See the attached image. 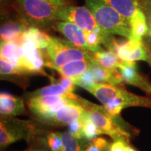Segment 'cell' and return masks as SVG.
Here are the masks:
<instances>
[{"mask_svg":"<svg viewBox=\"0 0 151 151\" xmlns=\"http://www.w3.org/2000/svg\"><path fill=\"white\" fill-rule=\"evenodd\" d=\"M45 66L53 69L76 60H93L92 52L75 46L69 41L50 37Z\"/></svg>","mask_w":151,"mask_h":151,"instance_id":"cell-4","label":"cell"},{"mask_svg":"<svg viewBox=\"0 0 151 151\" xmlns=\"http://www.w3.org/2000/svg\"><path fill=\"white\" fill-rule=\"evenodd\" d=\"M110 143L103 137H96L87 144L84 151H108Z\"/></svg>","mask_w":151,"mask_h":151,"instance_id":"cell-28","label":"cell"},{"mask_svg":"<svg viewBox=\"0 0 151 151\" xmlns=\"http://www.w3.org/2000/svg\"><path fill=\"white\" fill-rule=\"evenodd\" d=\"M74 81L76 85L81 87L89 92H91V90L98 84L90 68L80 76L74 79Z\"/></svg>","mask_w":151,"mask_h":151,"instance_id":"cell-25","label":"cell"},{"mask_svg":"<svg viewBox=\"0 0 151 151\" xmlns=\"http://www.w3.org/2000/svg\"><path fill=\"white\" fill-rule=\"evenodd\" d=\"M50 36L41 31L38 27H29L23 33L24 42H29L42 50L48 46Z\"/></svg>","mask_w":151,"mask_h":151,"instance_id":"cell-21","label":"cell"},{"mask_svg":"<svg viewBox=\"0 0 151 151\" xmlns=\"http://www.w3.org/2000/svg\"><path fill=\"white\" fill-rule=\"evenodd\" d=\"M27 151H50V150H49V148L47 147V148H46V147H41V148H40V147H33V148H30V149L29 150H27Z\"/></svg>","mask_w":151,"mask_h":151,"instance_id":"cell-32","label":"cell"},{"mask_svg":"<svg viewBox=\"0 0 151 151\" xmlns=\"http://www.w3.org/2000/svg\"><path fill=\"white\" fill-rule=\"evenodd\" d=\"M27 28V24L22 19L7 20L1 26V31H0L1 41H14L19 36L22 35Z\"/></svg>","mask_w":151,"mask_h":151,"instance_id":"cell-16","label":"cell"},{"mask_svg":"<svg viewBox=\"0 0 151 151\" xmlns=\"http://www.w3.org/2000/svg\"><path fill=\"white\" fill-rule=\"evenodd\" d=\"M80 99L82 104L87 109L89 118L102 134L109 136L113 141H122L130 143L129 133L115 122V118L107 113L104 106L91 103L82 97Z\"/></svg>","mask_w":151,"mask_h":151,"instance_id":"cell-6","label":"cell"},{"mask_svg":"<svg viewBox=\"0 0 151 151\" xmlns=\"http://www.w3.org/2000/svg\"><path fill=\"white\" fill-rule=\"evenodd\" d=\"M83 132L85 139L88 141H92L98 136L103 134L102 132L98 129L97 126L89 118L88 116V111H87V116L85 117L83 120Z\"/></svg>","mask_w":151,"mask_h":151,"instance_id":"cell-26","label":"cell"},{"mask_svg":"<svg viewBox=\"0 0 151 151\" xmlns=\"http://www.w3.org/2000/svg\"><path fill=\"white\" fill-rule=\"evenodd\" d=\"M98 25L108 35H119L131 38V27L127 19L101 0H86Z\"/></svg>","mask_w":151,"mask_h":151,"instance_id":"cell-3","label":"cell"},{"mask_svg":"<svg viewBox=\"0 0 151 151\" xmlns=\"http://www.w3.org/2000/svg\"><path fill=\"white\" fill-rule=\"evenodd\" d=\"M0 114L1 117H16L27 115L23 99L16 95L1 92L0 94Z\"/></svg>","mask_w":151,"mask_h":151,"instance_id":"cell-13","label":"cell"},{"mask_svg":"<svg viewBox=\"0 0 151 151\" xmlns=\"http://www.w3.org/2000/svg\"><path fill=\"white\" fill-rule=\"evenodd\" d=\"M39 134V129L35 122L23 120L15 117H1L0 120V146L4 149L11 143L20 140L28 142L35 140Z\"/></svg>","mask_w":151,"mask_h":151,"instance_id":"cell-5","label":"cell"},{"mask_svg":"<svg viewBox=\"0 0 151 151\" xmlns=\"http://www.w3.org/2000/svg\"><path fill=\"white\" fill-rule=\"evenodd\" d=\"M60 84H61L68 92L70 93H73L75 90V81L73 78H68V77L62 76L61 78L57 81Z\"/></svg>","mask_w":151,"mask_h":151,"instance_id":"cell-30","label":"cell"},{"mask_svg":"<svg viewBox=\"0 0 151 151\" xmlns=\"http://www.w3.org/2000/svg\"><path fill=\"white\" fill-rule=\"evenodd\" d=\"M67 0H16V9L20 18L32 27L47 26L58 20Z\"/></svg>","mask_w":151,"mask_h":151,"instance_id":"cell-2","label":"cell"},{"mask_svg":"<svg viewBox=\"0 0 151 151\" xmlns=\"http://www.w3.org/2000/svg\"><path fill=\"white\" fill-rule=\"evenodd\" d=\"M129 21L138 11H143L140 0H101Z\"/></svg>","mask_w":151,"mask_h":151,"instance_id":"cell-15","label":"cell"},{"mask_svg":"<svg viewBox=\"0 0 151 151\" xmlns=\"http://www.w3.org/2000/svg\"><path fill=\"white\" fill-rule=\"evenodd\" d=\"M46 143L50 151H64L63 143L59 132H50L46 135Z\"/></svg>","mask_w":151,"mask_h":151,"instance_id":"cell-27","label":"cell"},{"mask_svg":"<svg viewBox=\"0 0 151 151\" xmlns=\"http://www.w3.org/2000/svg\"><path fill=\"white\" fill-rule=\"evenodd\" d=\"M129 22L131 27V38L132 39L142 40L143 37L148 34L149 27L147 24L146 17L142 10L138 11L132 17Z\"/></svg>","mask_w":151,"mask_h":151,"instance_id":"cell-20","label":"cell"},{"mask_svg":"<svg viewBox=\"0 0 151 151\" xmlns=\"http://www.w3.org/2000/svg\"><path fill=\"white\" fill-rule=\"evenodd\" d=\"M102 104L105 111L113 118L128 107H143L151 109L150 96H139L124 89V86L99 83L91 90Z\"/></svg>","mask_w":151,"mask_h":151,"instance_id":"cell-1","label":"cell"},{"mask_svg":"<svg viewBox=\"0 0 151 151\" xmlns=\"http://www.w3.org/2000/svg\"><path fill=\"white\" fill-rule=\"evenodd\" d=\"M98 84L106 83L115 86H124V81L119 71H113L101 67L95 61L92 62L90 67Z\"/></svg>","mask_w":151,"mask_h":151,"instance_id":"cell-14","label":"cell"},{"mask_svg":"<svg viewBox=\"0 0 151 151\" xmlns=\"http://www.w3.org/2000/svg\"><path fill=\"white\" fill-rule=\"evenodd\" d=\"M109 50H113L122 61L135 62L145 61L151 67V50L143 42V40L129 39L127 41L111 39Z\"/></svg>","mask_w":151,"mask_h":151,"instance_id":"cell-8","label":"cell"},{"mask_svg":"<svg viewBox=\"0 0 151 151\" xmlns=\"http://www.w3.org/2000/svg\"><path fill=\"white\" fill-rule=\"evenodd\" d=\"M63 143L64 151H84L89 141L75 137L69 131L59 132Z\"/></svg>","mask_w":151,"mask_h":151,"instance_id":"cell-22","label":"cell"},{"mask_svg":"<svg viewBox=\"0 0 151 151\" xmlns=\"http://www.w3.org/2000/svg\"><path fill=\"white\" fill-rule=\"evenodd\" d=\"M55 28L75 46L90 51L84 31L75 24L69 22L59 21L55 23Z\"/></svg>","mask_w":151,"mask_h":151,"instance_id":"cell-12","label":"cell"},{"mask_svg":"<svg viewBox=\"0 0 151 151\" xmlns=\"http://www.w3.org/2000/svg\"><path fill=\"white\" fill-rule=\"evenodd\" d=\"M130 143H127L122 141H116L110 143L108 151H127L128 146Z\"/></svg>","mask_w":151,"mask_h":151,"instance_id":"cell-31","label":"cell"},{"mask_svg":"<svg viewBox=\"0 0 151 151\" xmlns=\"http://www.w3.org/2000/svg\"><path fill=\"white\" fill-rule=\"evenodd\" d=\"M118 71L124 83L137 87L151 97V81L146 76L137 70L135 62L124 61Z\"/></svg>","mask_w":151,"mask_h":151,"instance_id":"cell-11","label":"cell"},{"mask_svg":"<svg viewBox=\"0 0 151 151\" xmlns=\"http://www.w3.org/2000/svg\"><path fill=\"white\" fill-rule=\"evenodd\" d=\"M93 60H76L73 61L61 67H55L52 69L58 71L61 76L71 78L73 80L80 76L88 70Z\"/></svg>","mask_w":151,"mask_h":151,"instance_id":"cell-17","label":"cell"},{"mask_svg":"<svg viewBox=\"0 0 151 151\" xmlns=\"http://www.w3.org/2000/svg\"><path fill=\"white\" fill-rule=\"evenodd\" d=\"M73 93H70L60 84L58 81H55L53 79L52 83L49 86L43 87L35 91L29 92L28 94V98L33 97H39V96H50V95H69Z\"/></svg>","mask_w":151,"mask_h":151,"instance_id":"cell-23","label":"cell"},{"mask_svg":"<svg viewBox=\"0 0 151 151\" xmlns=\"http://www.w3.org/2000/svg\"><path fill=\"white\" fill-rule=\"evenodd\" d=\"M84 118L77 120L73 121L68 125L69 130L72 134L79 139H85L84 132H83V120ZM86 140V139H85Z\"/></svg>","mask_w":151,"mask_h":151,"instance_id":"cell-29","label":"cell"},{"mask_svg":"<svg viewBox=\"0 0 151 151\" xmlns=\"http://www.w3.org/2000/svg\"><path fill=\"white\" fill-rule=\"evenodd\" d=\"M86 116L87 109L82 104L80 99L78 102L67 104L55 113L35 119L40 123L48 125L68 126L73 121L83 118Z\"/></svg>","mask_w":151,"mask_h":151,"instance_id":"cell-10","label":"cell"},{"mask_svg":"<svg viewBox=\"0 0 151 151\" xmlns=\"http://www.w3.org/2000/svg\"><path fill=\"white\" fill-rule=\"evenodd\" d=\"M0 72L1 79H4L5 78H13L14 77L18 78L28 74L22 69L3 58H0Z\"/></svg>","mask_w":151,"mask_h":151,"instance_id":"cell-24","label":"cell"},{"mask_svg":"<svg viewBox=\"0 0 151 151\" xmlns=\"http://www.w3.org/2000/svg\"><path fill=\"white\" fill-rule=\"evenodd\" d=\"M0 52H1V58L9 60L18 67L20 62L24 56L23 47L17 45L11 41H1Z\"/></svg>","mask_w":151,"mask_h":151,"instance_id":"cell-19","label":"cell"},{"mask_svg":"<svg viewBox=\"0 0 151 151\" xmlns=\"http://www.w3.org/2000/svg\"><path fill=\"white\" fill-rule=\"evenodd\" d=\"M93 58L97 63L101 67L113 71H118L124 61L118 58V56L113 50H99L92 52Z\"/></svg>","mask_w":151,"mask_h":151,"instance_id":"cell-18","label":"cell"},{"mask_svg":"<svg viewBox=\"0 0 151 151\" xmlns=\"http://www.w3.org/2000/svg\"><path fill=\"white\" fill-rule=\"evenodd\" d=\"M4 1V0H1V1Z\"/></svg>","mask_w":151,"mask_h":151,"instance_id":"cell-34","label":"cell"},{"mask_svg":"<svg viewBox=\"0 0 151 151\" xmlns=\"http://www.w3.org/2000/svg\"><path fill=\"white\" fill-rule=\"evenodd\" d=\"M58 20L72 22L83 30L84 32H97L110 36L99 27L93 14L88 7L66 6L59 12Z\"/></svg>","mask_w":151,"mask_h":151,"instance_id":"cell-9","label":"cell"},{"mask_svg":"<svg viewBox=\"0 0 151 151\" xmlns=\"http://www.w3.org/2000/svg\"><path fill=\"white\" fill-rule=\"evenodd\" d=\"M148 35L151 36V28H150V30H149V32H148Z\"/></svg>","mask_w":151,"mask_h":151,"instance_id":"cell-33","label":"cell"},{"mask_svg":"<svg viewBox=\"0 0 151 151\" xmlns=\"http://www.w3.org/2000/svg\"><path fill=\"white\" fill-rule=\"evenodd\" d=\"M79 96L74 93L69 95L39 96L28 98L27 106L35 118L52 114L67 104L78 102Z\"/></svg>","mask_w":151,"mask_h":151,"instance_id":"cell-7","label":"cell"}]
</instances>
